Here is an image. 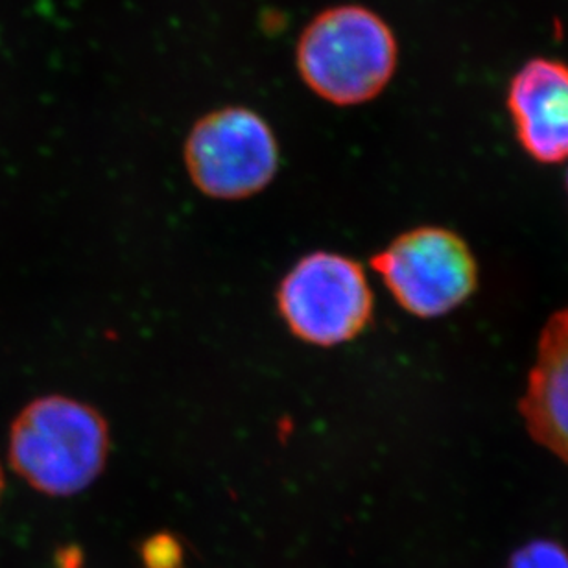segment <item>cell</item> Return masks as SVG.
Returning <instances> with one entry per match:
<instances>
[{
    "label": "cell",
    "instance_id": "6da1fadb",
    "mask_svg": "<svg viewBox=\"0 0 568 568\" xmlns=\"http://www.w3.org/2000/svg\"><path fill=\"white\" fill-rule=\"evenodd\" d=\"M399 47L394 30L358 4L333 6L301 32L295 63L306 88L334 105H361L394 78Z\"/></svg>",
    "mask_w": 568,
    "mask_h": 568
},
{
    "label": "cell",
    "instance_id": "7a4b0ae2",
    "mask_svg": "<svg viewBox=\"0 0 568 568\" xmlns=\"http://www.w3.org/2000/svg\"><path fill=\"white\" fill-rule=\"evenodd\" d=\"M108 453L104 417L65 395L32 400L11 423V469L49 497H71L88 489L104 470Z\"/></svg>",
    "mask_w": 568,
    "mask_h": 568
},
{
    "label": "cell",
    "instance_id": "3957f363",
    "mask_svg": "<svg viewBox=\"0 0 568 568\" xmlns=\"http://www.w3.org/2000/svg\"><path fill=\"white\" fill-rule=\"evenodd\" d=\"M281 317L295 338L320 347L355 339L373 316V292L361 264L338 253L301 258L277 290Z\"/></svg>",
    "mask_w": 568,
    "mask_h": 568
},
{
    "label": "cell",
    "instance_id": "277c9868",
    "mask_svg": "<svg viewBox=\"0 0 568 568\" xmlns=\"http://www.w3.org/2000/svg\"><path fill=\"white\" fill-rule=\"evenodd\" d=\"M186 172L205 196L244 200L272 183L280 170V144L255 111L231 105L202 116L185 141Z\"/></svg>",
    "mask_w": 568,
    "mask_h": 568
},
{
    "label": "cell",
    "instance_id": "5b68a950",
    "mask_svg": "<svg viewBox=\"0 0 568 568\" xmlns=\"http://www.w3.org/2000/svg\"><path fill=\"white\" fill-rule=\"evenodd\" d=\"M372 266L412 316H445L478 286V264L467 242L443 227H417L397 236Z\"/></svg>",
    "mask_w": 568,
    "mask_h": 568
},
{
    "label": "cell",
    "instance_id": "8992f818",
    "mask_svg": "<svg viewBox=\"0 0 568 568\" xmlns=\"http://www.w3.org/2000/svg\"><path fill=\"white\" fill-rule=\"evenodd\" d=\"M508 110L520 146L541 164L568 161V65L537 58L508 89Z\"/></svg>",
    "mask_w": 568,
    "mask_h": 568
},
{
    "label": "cell",
    "instance_id": "52a82bcc",
    "mask_svg": "<svg viewBox=\"0 0 568 568\" xmlns=\"http://www.w3.org/2000/svg\"><path fill=\"white\" fill-rule=\"evenodd\" d=\"M519 410L531 437L568 464V308L542 328Z\"/></svg>",
    "mask_w": 568,
    "mask_h": 568
},
{
    "label": "cell",
    "instance_id": "ba28073f",
    "mask_svg": "<svg viewBox=\"0 0 568 568\" xmlns=\"http://www.w3.org/2000/svg\"><path fill=\"white\" fill-rule=\"evenodd\" d=\"M506 568H568V550L558 542L537 539L519 548Z\"/></svg>",
    "mask_w": 568,
    "mask_h": 568
},
{
    "label": "cell",
    "instance_id": "9c48e42d",
    "mask_svg": "<svg viewBox=\"0 0 568 568\" xmlns=\"http://www.w3.org/2000/svg\"><path fill=\"white\" fill-rule=\"evenodd\" d=\"M142 556L148 568H178L181 561L180 545L174 537H153L142 548Z\"/></svg>",
    "mask_w": 568,
    "mask_h": 568
},
{
    "label": "cell",
    "instance_id": "30bf717a",
    "mask_svg": "<svg viewBox=\"0 0 568 568\" xmlns=\"http://www.w3.org/2000/svg\"><path fill=\"white\" fill-rule=\"evenodd\" d=\"M2 489H4V475H2V467H0V497H2Z\"/></svg>",
    "mask_w": 568,
    "mask_h": 568
},
{
    "label": "cell",
    "instance_id": "8fae6325",
    "mask_svg": "<svg viewBox=\"0 0 568 568\" xmlns=\"http://www.w3.org/2000/svg\"><path fill=\"white\" fill-rule=\"evenodd\" d=\"M567 191H568V174H567Z\"/></svg>",
    "mask_w": 568,
    "mask_h": 568
}]
</instances>
